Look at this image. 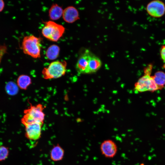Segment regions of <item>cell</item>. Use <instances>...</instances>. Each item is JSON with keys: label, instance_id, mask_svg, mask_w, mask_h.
<instances>
[{"label": "cell", "instance_id": "3957f363", "mask_svg": "<svg viewBox=\"0 0 165 165\" xmlns=\"http://www.w3.org/2000/svg\"><path fill=\"white\" fill-rule=\"evenodd\" d=\"M67 65L65 61H57L51 62L47 68L43 69V78L49 79L58 78L64 76L66 72Z\"/></svg>", "mask_w": 165, "mask_h": 165}, {"label": "cell", "instance_id": "9c48e42d", "mask_svg": "<svg viewBox=\"0 0 165 165\" xmlns=\"http://www.w3.org/2000/svg\"><path fill=\"white\" fill-rule=\"evenodd\" d=\"M91 55L89 52L86 51L79 58L75 68L79 74L90 73L89 62Z\"/></svg>", "mask_w": 165, "mask_h": 165}, {"label": "cell", "instance_id": "ffe728a7", "mask_svg": "<svg viewBox=\"0 0 165 165\" xmlns=\"http://www.w3.org/2000/svg\"><path fill=\"white\" fill-rule=\"evenodd\" d=\"M160 55L162 60L165 63V45H163L161 47Z\"/></svg>", "mask_w": 165, "mask_h": 165}, {"label": "cell", "instance_id": "52a82bcc", "mask_svg": "<svg viewBox=\"0 0 165 165\" xmlns=\"http://www.w3.org/2000/svg\"><path fill=\"white\" fill-rule=\"evenodd\" d=\"M102 154L105 157L111 158L116 155L118 150L116 144L113 140L107 139L103 141L100 146Z\"/></svg>", "mask_w": 165, "mask_h": 165}, {"label": "cell", "instance_id": "4fadbf2b", "mask_svg": "<svg viewBox=\"0 0 165 165\" xmlns=\"http://www.w3.org/2000/svg\"><path fill=\"white\" fill-rule=\"evenodd\" d=\"M60 48L57 45L53 44L48 47L46 52V55L47 58L50 60H54L58 57Z\"/></svg>", "mask_w": 165, "mask_h": 165}, {"label": "cell", "instance_id": "603a6c76", "mask_svg": "<svg viewBox=\"0 0 165 165\" xmlns=\"http://www.w3.org/2000/svg\"><path fill=\"white\" fill-rule=\"evenodd\" d=\"M140 165H145V164L144 163H141L140 164Z\"/></svg>", "mask_w": 165, "mask_h": 165}, {"label": "cell", "instance_id": "8fae6325", "mask_svg": "<svg viewBox=\"0 0 165 165\" xmlns=\"http://www.w3.org/2000/svg\"><path fill=\"white\" fill-rule=\"evenodd\" d=\"M63 10L62 8L56 3H53L49 11V16L52 20L59 19L62 15Z\"/></svg>", "mask_w": 165, "mask_h": 165}, {"label": "cell", "instance_id": "7402d4cb", "mask_svg": "<svg viewBox=\"0 0 165 165\" xmlns=\"http://www.w3.org/2000/svg\"><path fill=\"white\" fill-rule=\"evenodd\" d=\"M5 6V3L2 0H0V12L3 9Z\"/></svg>", "mask_w": 165, "mask_h": 165}, {"label": "cell", "instance_id": "2e32d148", "mask_svg": "<svg viewBox=\"0 0 165 165\" xmlns=\"http://www.w3.org/2000/svg\"><path fill=\"white\" fill-rule=\"evenodd\" d=\"M101 65V62L99 58L91 55L89 62L90 73L96 72L100 68Z\"/></svg>", "mask_w": 165, "mask_h": 165}, {"label": "cell", "instance_id": "7c38bea8", "mask_svg": "<svg viewBox=\"0 0 165 165\" xmlns=\"http://www.w3.org/2000/svg\"><path fill=\"white\" fill-rule=\"evenodd\" d=\"M64 150L59 145H55L51 149L50 152V157L54 161L61 160L64 156Z\"/></svg>", "mask_w": 165, "mask_h": 165}, {"label": "cell", "instance_id": "8992f818", "mask_svg": "<svg viewBox=\"0 0 165 165\" xmlns=\"http://www.w3.org/2000/svg\"><path fill=\"white\" fill-rule=\"evenodd\" d=\"M146 9L148 14L154 17H161L165 13V4L159 0H153L149 2Z\"/></svg>", "mask_w": 165, "mask_h": 165}, {"label": "cell", "instance_id": "7a4b0ae2", "mask_svg": "<svg viewBox=\"0 0 165 165\" xmlns=\"http://www.w3.org/2000/svg\"><path fill=\"white\" fill-rule=\"evenodd\" d=\"M41 38L33 35L24 37L21 49L24 53L34 58L41 57Z\"/></svg>", "mask_w": 165, "mask_h": 165}, {"label": "cell", "instance_id": "ac0fdd59", "mask_svg": "<svg viewBox=\"0 0 165 165\" xmlns=\"http://www.w3.org/2000/svg\"><path fill=\"white\" fill-rule=\"evenodd\" d=\"M9 154L8 147L4 145L0 146V162L3 161L7 159Z\"/></svg>", "mask_w": 165, "mask_h": 165}, {"label": "cell", "instance_id": "5b68a950", "mask_svg": "<svg viewBox=\"0 0 165 165\" xmlns=\"http://www.w3.org/2000/svg\"><path fill=\"white\" fill-rule=\"evenodd\" d=\"M134 89L140 92L148 91L153 92L159 90L152 76L145 74L135 84Z\"/></svg>", "mask_w": 165, "mask_h": 165}, {"label": "cell", "instance_id": "e0dca14e", "mask_svg": "<svg viewBox=\"0 0 165 165\" xmlns=\"http://www.w3.org/2000/svg\"><path fill=\"white\" fill-rule=\"evenodd\" d=\"M18 86L14 82L10 81L7 82L5 87L6 93L9 95L13 96L16 94L19 90Z\"/></svg>", "mask_w": 165, "mask_h": 165}, {"label": "cell", "instance_id": "5bb4252c", "mask_svg": "<svg viewBox=\"0 0 165 165\" xmlns=\"http://www.w3.org/2000/svg\"><path fill=\"white\" fill-rule=\"evenodd\" d=\"M31 83V77L27 75H21L18 77L17 80V84L18 86L22 90H27Z\"/></svg>", "mask_w": 165, "mask_h": 165}, {"label": "cell", "instance_id": "d6986e66", "mask_svg": "<svg viewBox=\"0 0 165 165\" xmlns=\"http://www.w3.org/2000/svg\"><path fill=\"white\" fill-rule=\"evenodd\" d=\"M153 65L152 64H150L148 65L145 67L144 69V72L145 75H151Z\"/></svg>", "mask_w": 165, "mask_h": 165}, {"label": "cell", "instance_id": "277c9868", "mask_svg": "<svg viewBox=\"0 0 165 165\" xmlns=\"http://www.w3.org/2000/svg\"><path fill=\"white\" fill-rule=\"evenodd\" d=\"M65 28L62 25L50 20L45 23L42 33L45 38L53 42H57L62 36Z\"/></svg>", "mask_w": 165, "mask_h": 165}, {"label": "cell", "instance_id": "ba28073f", "mask_svg": "<svg viewBox=\"0 0 165 165\" xmlns=\"http://www.w3.org/2000/svg\"><path fill=\"white\" fill-rule=\"evenodd\" d=\"M43 124L34 123L25 125L26 137L31 140L38 139L41 135V128Z\"/></svg>", "mask_w": 165, "mask_h": 165}, {"label": "cell", "instance_id": "30bf717a", "mask_svg": "<svg viewBox=\"0 0 165 165\" xmlns=\"http://www.w3.org/2000/svg\"><path fill=\"white\" fill-rule=\"evenodd\" d=\"M62 17L64 20L69 23H73L79 19L77 10L73 6H69L63 10Z\"/></svg>", "mask_w": 165, "mask_h": 165}, {"label": "cell", "instance_id": "6da1fadb", "mask_svg": "<svg viewBox=\"0 0 165 165\" xmlns=\"http://www.w3.org/2000/svg\"><path fill=\"white\" fill-rule=\"evenodd\" d=\"M44 107L39 104L36 105L31 104L28 108L24 111V115L21 122L24 126L34 123H43L45 114L43 111Z\"/></svg>", "mask_w": 165, "mask_h": 165}, {"label": "cell", "instance_id": "9a60e30c", "mask_svg": "<svg viewBox=\"0 0 165 165\" xmlns=\"http://www.w3.org/2000/svg\"><path fill=\"white\" fill-rule=\"evenodd\" d=\"M152 76L159 90L162 89L165 85V73L161 71H158Z\"/></svg>", "mask_w": 165, "mask_h": 165}, {"label": "cell", "instance_id": "44dd1931", "mask_svg": "<svg viewBox=\"0 0 165 165\" xmlns=\"http://www.w3.org/2000/svg\"><path fill=\"white\" fill-rule=\"evenodd\" d=\"M3 46H1V48L0 49V63L3 55L4 54L6 49H5Z\"/></svg>", "mask_w": 165, "mask_h": 165}]
</instances>
